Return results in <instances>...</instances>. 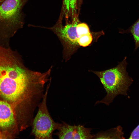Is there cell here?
<instances>
[{
	"label": "cell",
	"instance_id": "6da1fadb",
	"mask_svg": "<svg viewBox=\"0 0 139 139\" xmlns=\"http://www.w3.org/2000/svg\"><path fill=\"white\" fill-rule=\"evenodd\" d=\"M52 67L44 72L25 66L20 56L9 47L0 45V96L14 108L26 109L37 106L50 80Z\"/></svg>",
	"mask_w": 139,
	"mask_h": 139
},
{
	"label": "cell",
	"instance_id": "7a4b0ae2",
	"mask_svg": "<svg viewBox=\"0 0 139 139\" xmlns=\"http://www.w3.org/2000/svg\"><path fill=\"white\" fill-rule=\"evenodd\" d=\"M127 57L116 67L102 71L89 70L99 78L107 93L105 97L95 105L102 103L109 106L119 95H126L129 87L133 81L126 71Z\"/></svg>",
	"mask_w": 139,
	"mask_h": 139
},
{
	"label": "cell",
	"instance_id": "3957f363",
	"mask_svg": "<svg viewBox=\"0 0 139 139\" xmlns=\"http://www.w3.org/2000/svg\"><path fill=\"white\" fill-rule=\"evenodd\" d=\"M28 0H6L0 5V45L7 47L9 41L24 24L22 9Z\"/></svg>",
	"mask_w": 139,
	"mask_h": 139
},
{
	"label": "cell",
	"instance_id": "277c9868",
	"mask_svg": "<svg viewBox=\"0 0 139 139\" xmlns=\"http://www.w3.org/2000/svg\"><path fill=\"white\" fill-rule=\"evenodd\" d=\"M50 81L47 85L42 99L38 106V111L31 125V135L37 139H52L54 132L57 130L62 123L55 121L48 111L47 100Z\"/></svg>",
	"mask_w": 139,
	"mask_h": 139
},
{
	"label": "cell",
	"instance_id": "5b68a950",
	"mask_svg": "<svg viewBox=\"0 0 139 139\" xmlns=\"http://www.w3.org/2000/svg\"><path fill=\"white\" fill-rule=\"evenodd\" d=\"M77 24L75 19L72 23L67 22L63 25L62 21L58 20L54 26L49 28L57 36L60 41L63 47V59L65 62L70 60L80 48L85 47L77 33Z\"/></svg>",
	"mask_w": 139,
	"mask_h": 139
},
{
	"label": "cell",
	"instance_id": "8992f818",
	"mask_svg": "<svg viewBox=\"0 0 139 139\" xmlns=\"http://www.w3.org/2000/svg\"><path fill=\"white\" fill-rule=\"evenodd\" d=\"M92 129L84 125L72 126L63 122L54 134L59 139H92Z\"/></svg>",
	"mask_w": 139,
	"mask_h": 139
},
{
	"label": "cell",
	"instance_id": "52a82bcc",
	"mask_svg": "<svg viewBox=\"0 0 139 139\" xmlns=\"http://www.w3.org/2000/svg\"><path fill=\"white\" fill-rule=\"evenodd\" d=\"M15 124L14 108L6 101L0 100V128L6 132L14 128Z\"/></svg>",
	"mask_w": 139,
	"mask_h": 139
},
{
	"label": "cell",
	"instance_id": "ba28073f",
	"mask_svg": "<svg viewBox=\"0 0 139 139\" xmlns=\"http://www.w3.org/2000/svg\"><path fill=\"white\" fill-rule=\"evenodd\" d=\"M77 0H63L62 11L59 19L62 20L65 18L68 20L69 18L73 20L76 19Z\"/></svg>",
	"mask_w": 139,
	"mask_h": 139
},
{
	"label": "cell",
	"instance_id": "9c48e42d",
	"mask_svg": "<svg viewBox=\"0 0 139 139\" xmlns=\"http://www.w3.org/2000/svg\"><path fill=\"white\" fill-rule=\"evenodd\" d=\"M121 127L119 126L105 131H101L93 135V139H124Z\"/></svg>",
	"mask_w": 139,
	"mask_h": 139
},
{
	"label": "cell",
	"instance_id": "30bf717a",
	"mask_svg": "<svg viewBox=\"0 0 139 139\" xmlns=\"http://www.w3.org/2000/svg\"><path fill=\"white\" fill-rule=\"evenodd\" d=\"M126 32L131 33L132 35L135 43V50H136L139 47V18Z\"/></svg>",
	"mask_w": 139,
	"mask_h": 139
},
{
	"label": "cell",
	"instance_id": "8fae6325",
	"mask_svg": "<svg viewBox=\"0 0 139 139\" xmlns=\"http://www.w3.org/2000/svg\"><path fill=\"white\" fill-rule=\"evenodd\" d=\"M129 139H139V124L132 132Z\"/></svg>",
	"mask_w": 139,
	"mask_h": 139
},
{
	"label": "cell",
	"instance_id": "7c38bea8",
	"mask_svg": "<svg viewBox=\"0 0 139 139\" xmlns=\"http://www.w3.org/2000/svg\"><path fill=\"white\" fill-rule=\"evenodd\" d=\"M6 132L0 131V139H6L8 138V136L7 135Z\"/></svg>",
	"mask_w": 139,
	"mask_h": 139
},
{
	"label": "cell",
	"instance_id": "4fadbf2b",
	"mask_svg": "<svg viewBox=\"0 0 139 139\" xmlns=\"http://www.w3.org/2000/svg\"><path fill=\"white\" fill-rule=\"evenodd\" d=\"M6 0H0V5Z\"/></svg>",
	"mask_w": 139,
	"mask_h": 139
}]
</instances>
